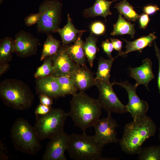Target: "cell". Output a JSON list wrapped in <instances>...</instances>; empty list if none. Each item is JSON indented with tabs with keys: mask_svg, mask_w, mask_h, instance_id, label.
<instances>
[{
	"mask_svg": "<svg viewBox=\"0 0 160 160\" xmlns=\"http://www.w3.org/2000/svg\"><path fill=\"white\" fill-rule=\"evenodd\" d=\"M156 130L155 123L147 115L127 123L119 141L121 148L127 154H138L144 143L154 136Z\"/></svg>",
	"mask_w": 160,
	"mask_h": 160,
	"instance_id": "1",
	"label": "cell"
},
{
	"mask_svg": "<svg viewBox=\"0 0 160 160\" xmlns=\"http://www.w3.org/2000/svg\"><path fill=\"white\" fill-rule=\"evenodd\" d=\"M70 110L68 113L74 125L83 132L93 127L100 118L102 108L97 99L80 92L73 96L70 101Z\"/></svg>",
	"mask_w": 160,
	"mask_h": 160,
	"instance_id": "2",
	"label": "cell"
},
{
	"mask_svg": "<svg viewBox=\"0 0 160 160\" xmlns=\"http://www.w3.org/2000/svg\"><path fill=\"white\" fill-rule=\"evenodd\" d=\"M0 97L6 106L20 111L30 108L34 99L28 85L16 79H6L1 82Z\"/></svg>",
	"mask_w": 160,
	"mask_h": 160,
	"instance_id": "3",
	"label": "cell"
},
{
	"mask_svg": "<svg viewBox=\"0 0 160 160\" xmlns=\"http://www.w3.org/2000/svg\"><path fill=\"white\" fill-rule=\"evenodd\" d=\"M73 133L68 135L66 150L70 157L75 160H116L102 156L103 146L96 141L94 136Z\"/></svg>",
	"mask_w": 160,
	"mask_h": 160,
	"instance_id": "4",
	"label": "cell"
},
{
	"mask_svg": "<svg viewBox=\"0 0 160 160\" xmlns=\"http://www.w3.org/2000/svg\"><path fill=\"white\" fill-rule=\"evenodd\" d=\"M10 137L15 149L20 152L34 156L42 148L34 126L24 118L15 121L10 129Z\"/></svg>",
	"mask_w": 160,
	"mask_h": 160,
	"instance_id": "5",
	"label": "cell"
},
{
	"mask_svg": "<svg viewBox=\"0 0 160 160\" xmlns=\"http://www.w3.org/2000/svg\"><path fill=\"white\" fill-rule=\"evenodd\" d=\"M34 127L40 140L50 139L56 135L64 131V127L68 116L61 108H52L44 115H36Z\"/></svg>",
	"mask_w": 160,
	"mask_h": 160,
	"instance_id": "6",
	"label": "cell"
},
{
	"mask_svg": "<svg viewBox=\"0 0 160 160\" xmlns=\"http://www.w3.org/2000/svg\"><path fill=\"white\" fill-rule=\"evenodd\" d=\"M63 5L58 0H45L40 4V18L37 23L38 32H57L61 23Z\"/></svg>",
	"mask_w": 160,
	"mask_h": 160,
	"instance_id": "7",
	"label": "cell"
},
{
	"mask_svg": "<svg viewBox=\"0 0 160 160\" xmlns=\"http://www.w3.org/2000/svg\"><path fill=\"white\" fill-rule=\"evenodd\" d=\"M95 80V86L99 92L97 100L108 114H111L113 113L122 114L127 112L126 105L121 102L114 91L113 82Z\"/></svg>",
	"mask_w": 160,
	"mask_h": 160,
	"instance_id": "8",
	"label": "cell"
},
{
	"mask_svg": "<svg viewBox=\"0 0 160 160\" xmlns=\"http://www.w3.org/2000/svg\"><path fill=\"white\" fill-rule=\"evenodd\" d=\"M100 118L93 126L95 129L94 136L97 142L103 146L111 143H117L120 140L117 137L116 129L119 125L111 114Z\"/></svg>",
	"mask_w": 160,
	"mask_h": 160,
	"instance_id": "9",
	"label": "cell"
},
{
	"mask_svg": "<svg viewBox=\"0 0 160 160\" xmlns=\"http://www.w3.org/2000/svg\"><path fill=\"white\" fill-rule=\"evenodd\" d=\"M113 83V85L121 87L127 91L129 102L126 106L127 112L130 114L133 120H137L146 115L149 105L146 101L141 100L137 95L136 90L137 86L135 84H131L127 80L121 82L114 81Z\"/></svg>",
	"mask_w": 160,
	"mask_h": 160,
	"instance_id": "10",
	"label": "cell"
},
{
	"mask_svg": "<svg viewBox=\"0 0 160 160\" xmlns=\"http://www.w3.org/2000/svg\"><path fill=\"white\" fill-rule=\"evenodd\" d=\"M14 53L21 57L36 54L39 41L32 34L24 30L17 32L15 37Z\"/></svg>",
	"mask_w": 160,
	"mask_h": 160,
	"instance_id": "11",
	"label": "cell"
},
{
	"mask_svg": "<svg viewBox=\"0 0 160 160\" xmlns=\"http://www.w3.org/2000/svg\"><path fill=\"white\" fill-rule=\"evenodd\" d=\"M68 135L64 131L50 139L42 156L43 160H66L64 153L67 147Z\"/></svg>",
	"mask_w": 160,
	"mask_h": 160,
	"instance_id": "12",
	"label": "cell"
},
{
	"mask_svg": "<svg viewBox=\"0 0 160 160\" xmlns=\"http://www.w3.org/2000/svg\"><path fill=\"white\" fill-rule=\"evenodd\" d=\"M52 57L53 71L51 76L52 77L69 76L76 68L77 64L70 57L63 45L57 53Z\"/></svg>",
	"mask_w": 160,
	"mask_h": 160,
	"instance_id": "13",
	"label": "cell"
},
{
	"mask_svg": "<svg viewBox=\"0 0 160 160\" xmlns=\"http://www.w3.org/2000/svg\"><path fill=\"white\" fill-rule=\"evenodd\" d=\"M93 75V73L86 66L77 64L76 69L69 77L80 92H84L95 85L96 80Z\"/></svg>",
	"mask_w": 160,
	"mask_h": 160,
	"instance_id": "14",
	"label": "cell"
},
{
	"mask_svg": "<svg viewBox=\"0 0 160 160\" xmlns=\"http://www.w3.org/2000/svg\"><path fill=\"white\" fill-rule=\"evenodd\" d=\"M129 76L136 81L135 84L137 86L144 85L149 90L148 87L150 81L155 78L152 70V63L149 58H146L142 61V64L135 68L129 67Z\"/></svg>",
	"mask_w": 160,
	"mask_h": 160,
	"instance_id": "15",
	"label": "cell"
},
{
	"mask_svg": "<svg viewBox=\"0 0 160 160\" xmlns=\"http://www.w3.org/2000/svg\"><path fill=\"white\" fill-rule=\"evenodd\" d=\"M36 91L39 95H46L52 99L64 97L57 82L51 76L37 78Z\"/></svg>",
	"mask_w": 160,
	"mask_h": 160,
	"instance_id": "16",
	"label": "cell"
},
{
	"mask_svg": "<svg viewBox=\"0 0 160 160\" xmlns=\"http://www.w3.org/2000/svg\"><path fill=\"white\" fill-rule=\"evenodd\" d=\"M155 33L154 32L148 36H142L132 41H128L125 39H122L126 43V50L125 51L118 55L117 56L125 57L129 53L136 51L141 53L144 48L148 46H151L153 42L156 38Z\"/></svg>",
	"mask_w": 160,
	"mask_h": 160,
	"instance_id": "17",
	"label": "cell"
},
{
	"mask_svg": "<svg viewBox=\"0 0 160 160\" xmlns=\"http://www.w3.org/2000/svg\"><path fill=\"white\" fill-rule=\"evenodd\" d=\"M117 0H95L92 7L84 10L83 15L86 18L102 16L104 17L106 22V17L112 14L110 10L111 5L113 2Z\"/></svg>",
	"mask_w": 160,
	"mask_h": 160,
	"instance_id": "18",
	"label": "cell"
},
{
	"mask_svg": "<svg viewBox=\"0 0 160 160\" xmlns=\"http://www.w3.org/2000/svg\"><path fill=\"white\" fill-rule=\"evenodd\" d=\"M83 33L79 34L73 45H63L70 57L76 63L82 66H86V56L83 46L84 42L81 38Z\"/></svg>",
	"mask_w": 160,
	"mask_h": 160,
	"instance_id": "19",
	"label": "cell"
},
{
	"mask_svg": "<svg viewBox=\"0 0 160 160\" xmlns=\"http://www.w3.org/2000/svg\"><path fill=\"white\" fill-rule=\"evenodd\" d=\"M87 31L86 30H79L76 29L72 23L68 13L66 24L62 28H60L57 32L60 35L63 45L74 42L77 39L79 34Z\"/></svg>",
	"mask_w": 160,
	"mask_h": 160,
	"instance_id": "20",
	"label": "cell"
},
{
	"mask_svg": "<svg viewBox=\"0 0 160 160\" xmlns=\"http://www.w3.org/2000/svg\"><path fill=\"white\" fill-rule=\"evenodd\" d=\"M47 34V38L44 43L40 57L41 61L48 57L56 54L61 47L59 41L55 38L51 33Z\"/></svg>",
	"mask_w": 160,
	"mask_h": 160,
	"instance_id": "21",
	"label": "cell"
},
{
	"mask_svg": "<svg viewBox=\"0 0 160 160\" xmlns=\"http://www.w3.org/2000/svg\"><path fill=\"white\" fill-rule=\"evenodd\" d=\"M15 51V41L10 36H6L0 41V63L11 61Z\"/></svg>",
	"mask_w": 160,
	"mask_h": 160,
	"instance_id": "22",
	"label": "cell"
},
{
	"mask_svg": "<svg viewBox=\"0 0 160 160\" xmlns=\"http://www.w3.org/2000/svg\"><path fill=\"white\" fill-rule=\"evenodd\" d=\"M113 29L111 33L113 36L117 35H129L132 38L134 37L135 32V24L126 21L119 13L116 23L113 25Z\"/></svg>",
	"mask_w": 160,
	"mask_h": 160,
	"instance_id": "23",
	"label": "cell"
},
{
	"mask_svg": "<svg viewBox=\"0 0 160 160\" xmlns=\"http://www.w3.org/2000/svg\"><path fill=\"white\" fill-rule=\"evenodd\" d=\"M118 57L108 59L101 57L98 60V66L95 79V80L110 82L112 65L115 59Z\"/></svg>",
	"mask_w": 160,
	"mask_h": 160,
	"instance_id": "24",
	"label": "cell"
},
{
	"mask_svg": "<svg viewBox=\"0 0 160 160\" xmlns=\"http://www.w3.org/2000/svg\"><path fill=\"white\" fill-rule=\"evenodd\" d=\"M97 38L91 33L83 44V48L86 57L91 67L93 65V61L96 53L99 50L97 46Z\"/></svg>",
	"mask_w": 160,
	"mask_h": 160,
	"instance_id": "25",
	"label": "cell"
},
{
	"mask_svg": "<svg viewBox=\"0 0 160 160\" xmlns=\"http://www.w3.org/2000/svg\"><path fill=\"white\" fill-rule=\"evenodd\" d=\"M114 8L129 20L135 21L138 19L140 15L135 12L133 7L127 0H123L116 4Z\"/></svg>",
	"mask_w": 160,
	"mask_h": 160,
	"instance_id": "26",
	"label": "cell"
},
{
	"mask_svg": "<svg viewBox=\"0 0 160 160\" xmlns=\"http://www.w3.org/2000/svg\"><path fill=\"white\" fill-rule=\"evenodd\" d=\"M58 83L63 95H71L72 96L77 93L78 90L73 80L68 76L59 77H53Z\"/></svg>",
	"mask_w": 160,
	"mask_h": 160,
	"instance_id": "27",
	"label": "cell"
},
{
	"mask_svg": "<svg viewBox=\"0 0 160 160\" xmlns=\"http://www.w3.org/2000/svg\"><path fill=\"white\" fill-rule=\"evenodd\" d=\"M138 154L139 160H160V145L142 147Z\"/></svg>",
	"mask_w": 160,
	"mask_h": 160,
	"instance_id": "28",
	"label": "cell"
},
{
	"mask_svg": "<svg viewBox=\"0 0 160 160\" xmlns=\"http://www.w3.org/2000/svg\"><path fill=\"white\" fill-rule=\"evenodd\" d=\"M53 71L52 57L49 56L44 60L43 64L37 69L34 77L37 79L51 76Z\"/></svg>",
	"mask_w": 160,
	"mask_h": 160,
	"instance_id": "29",
	"label": "cell"
},
{
	"mask_svg": "<svg viewBox=\"0 0 160 160\" xmlns=\"http://www.w3.org/2000/svg\"><path fill=\"white\" fill-rule=\"evenodd\" d=\"M89 28L91 33L96 36L103 34L106 31V27L104 24L100 21H95L90 25Z\"/></svg>",
	"mask_w": 160,
	"mask_h": 160,
	"instance_id": "30",
	"label": "cell"
},
{
	"mask_svg": "<svg viewBox=\"0 0 160 160\" xmlns=\"http://www.w3.org/2000/svg\"><path fill=\"white\" fill-rule=\"evenodd\" d=\"M41 17L39 12L37 13H32L26 16L24 19L25 25L28 26L37 23Z\"/></svg>",
	"mask_w": 160,
	"mask_h": 160,
	"instance_id": "31",
	"label": "cell"
},
{
	"mask_svg": "<svg viewBox=\"0 0 160 160\" xmlns=\"http://www.w3.org/2000/svg\"><path fill=\"white\" fill-rule=\"evenodd\" d=\"M104 52L106 53L109 59L113 58L111 56V53L113 49V44L110 42L108 39L103 41L101 45Z\"/></svg>",
	"mask_w": 160,
	"mask_h": 160,
	"instance_id": "32",
	"label": "cell"
},
{
	"mask_svg": "<svg viewBox=\"0 0 160 160\" xmlns=\"http://www.w3.org/2000/svg\"><path fill=\"white\" fill-rule=\"evenodd\" d=\"M52 108L51 106L46 105L40 103L35 110V113L36 115H44L49 112Z\"/></svg>",
	"mask_w": 160,
	"mask_h": 160,
	"instance_id": "33",
	"label": "cell"
},
{
	"mask_svg": "<svg viewBox=\"0 0 160 160\" xmlns=\"http://www.w3.org/2000/svg\"><path fill=\"white\" fill-rule=\"evenodd\" d=\"M138 19L140 28L143 29H145L150 20L148 15L143 13L140 15Z\"/></svg>",
	"mask_w": 160,
	"mask_h": 160,
	"instance_id": "34",
	"label": "cell"
},
{
	"mask_svg": "<svg viewBox=\"0 0 160 160\" xmlns=\"http://www.w3.org/2000/svg\"><path fill=\"white\" fill-rule=\"evenodd\" d=\"M39 98L41 104L48 106H51L53 104V99L46 95L40 94Z\"/></svg>",
	"mask_w": 160,
	"mask_h": 160,
	"instance_id": "35",
	"label": "cell"
},
{
	"mask_svg": "<svg viewBox=\"0 0 160 160\" xmlns=\"http://www.w3.org/2000/svg\"><path fill=\"white\" fill-rule=\"evenodd\" d=\"M159 9V8L156 5H149L144 7L143 11L147 15H152Z\"/></svg>",
	"mask_w": 160,
	"mask_h": 160,
	"instance_id": "36",
	"label": "cell"
},
{
	"mask_svg": "<svg viewBox=\"0 0 160 160\" xmlns=\"http://www.w3.org/2000/svg\"><path fill=\"white\" fill-rule=\"evenodd\" d=\"M110 39L113 44L114 49L119 52L118 55L121 54L123 52L122 51V41L116 39L111 38Z\"/></svg>",
	"mask_w": 160,
	"mask_h": 160,
	"instance_id": "37",
	"label": "cell"
},
{
	"mask_svg": "<svg viewBox=\"0 0 160 160\" xmlns=\"http://www.w3.org/2000/svg\"><path fill=\"white\" fill-rule=\"evenodd\" d=\"M154 47L156 55L158 58L159 64V70L157 84L159 92L160 94V50L157 47L155 42L154 41Z\"/></svg>",
	"mask_w": 160,
	"mask_h": 160,
	"instance_id": "38",
	"label": "cell"
},
{
	"mask_svg": "<svg viewBox=\"0 0 160 160\" xmlns=\"http://www.w3.org/2000/svg\"><path fill=\"white\" fill-rule=\"evenodd\" d=\"M1 141L0 142V160H8L9 158L6 154L4 144Z\"/></svg>",
	"mask_w": 160,
	"mask_h": 160,
	"instance_id": "39",
	"label": "cell"
},
{
	"mask_svg": "<svg viewBox=\"0 0 160 160\" xmlns=\"http://www.w3.org/2000/svg\"><path fill=\"white\" fill-rule=\"evenodd\" d=\"M9 65L8 62L0 63V76L9 69Z\"/></svg>",
	"mask_w": 160,
	"mask_h": 160,
	"instance_id": "40",
	"label": "cell"
},
{
	"mask_svg": "<svg viewBox=\"0 0 160 160\" xmlns=\"http://www.w3.org/2000/svg\"><path fill=\"white\" fill-rule=\"evenodd\" d=\"M4 0H0V4H1Z\"/></svg>",
	"mask_w": 160,
	"mask_h": 160,
	"instance_id": "41",
	"label": "cell"
},
{
	"mask_svg": "<svg viewBox=\"0 0 160 160\" xmlns=\"http://www.w3.org/2000/svg\"><path fill=\"white\" fill-rule=\"evenodd\" d=\"M159 138L160 141V129H159Z\"/></svg>",
	"mask_w": 160,
	"mask_h": 160,
	"instance_id": "42",
	"label": "cell"
}]
</instances>
